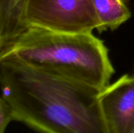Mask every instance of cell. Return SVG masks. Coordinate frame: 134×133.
<instances>
[{
	"mask_svg": "<svg viewBox=\"0 0 134 133\" xmlns=\"http://www.w3.org/2000/svg\"><path fill=\"white\" fill-rule=\"evenodd\" d=\"M132 133H134V130H133V132H132Z\"/></svg>",
	"mask_w": 134,
	"mask_h": 133,
	"instance_id": "obj_8",
	"label": "cell"
},
{
	"mask_svg": "<svg viewBox=\"0 0 134 133\" xmlns=\"http://www.w3.org/2000/svg\"><path fill=\"white\" fill-rule=\"evenodd\" d=\"M20 0H0V44H4L20 32L17 9Z\"/></svg>",
	"mask_w": 134,
	"mask_h": 133,
	"instance_id": "obj_6",
	"label": "cell"
},
{
	"mask_svg": "<svg viewBox=\"0 0 134 133\" xmlns=\"http://www.w3.org/2000/svg\"><path fill=\"white\" fill-rule=\"evenodd\" d=\"M0 60H13L100 91L115 73L108 49L93 33L26 27L0 46Z\"/></svg>",
	"mask_w": 134,
	"mask_h": 133,
	"instance_id": "obj_2",
	"label": "cell"
},
{
	"mask_svg": "<svg viewBox=\"0 0 134 133\" xmlns=\"http://www.w3.org/2000/svg\"><path fill=\"white\" fill-rule=\"evenodd\" d=\"M12 122H14L12 111L8 103L0 98V133H5Z\"/></svg>",
	"mask_w": 134,
	"mask_h": 133,
	"instance_id": "obj_7",
	"label": "cell"
},
{
	"mask_svg": "<svg viewBox=\"0 0 134 133\" xmlns=\"http://www.w3.org/2000/svg\"><path fill=\"white\" fill-rule=\"evenodd\" d=\"M99 101L108 133L134 130V74H125L99 93Z\"/></svg>",
	"mask_w": 134,
	"mask_h": 133,
	"instance_id": "obj_4",
	"label": "cell"
},
{
	"mask_svg": "<svg viewBox=\"0 0 134 133\" xmlns=\"http://www.w3.org/2000/svg\"><path fill=\"white\" fill-rule=\"evenodd\" d=\"M99 20L97 31L115 30L131 16V12L125 0H93Z\"/></svg>",
	"mask_w": 134,
	"mask_h": 133,
	"instance_id": "obj_5",
	"label": "cell"
},
{
	"mask_svg": "<svg viewBox=\"0 0 134 133\" xmlns=\"http://www.w3.org/2000/svg\"><path fill=\"white\" fill-rule=\"evenodd\" d=\"M17 18L20 32L26 27H37L92 33L100 25L93 0H20Z\"/></svg>",
	"mask_w": 134,
	"mask_h": 133,
	"instance_id": "obj_3",
	"label": "cell"
},
{
	"mask_svg": "<svg viewBox=\"0 0 134 133\" xmlns=\"http://www.w3.org/2000/svg\"><path fill=\"white\" fill-rule=\"evenodd\" d=\"M1 98L14 122L38 133H108L100 90L13 60H0Z\"/></svg>",
	"mask_w": 134,
	"mask_h": 133,
	"instance_id": "obj_1",
	"label": "cell"
}]
</instances>
